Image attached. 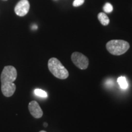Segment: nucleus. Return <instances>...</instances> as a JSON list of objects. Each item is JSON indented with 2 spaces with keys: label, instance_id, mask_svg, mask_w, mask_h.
<instances>
[{
  "label": "nucleus",
  "instance_id": "obj_1",
  "mask_svg": "<svg viewBox=\"0 0 132 132\" xmlns=\"http://www.w3.org/2000/svg\"><path fill=\"white\" fill-rule=\"evenodd\" d=\"M17 77L16 69L12 65L5 66L1 74V91L5 97L12 96L16 90L14 83Z\"/></svg>",
  "mask_w": 132,
  "mask_h": 132
},
{
  "label": "nucleus",
  "instance_id": "obj_2",
  "mask_svg": "<svg viewBox=\"0 0 132 132\" xmlns=\"http://www.w3.org/2000/svg\"><path fill=\"white\" fill-rule=\"evenodd\" d=\"M48 67L50 72L57 78L64 80L69 77L68 70L62 65L60 61L56 57H52L49 59Z\"/></svg>",
  "mask_w": 132,
  "mask_h": 132
},
{
  "label": "nucleus",
  "instance_id": "obj_3",
  "mask_svg": "<svg viewBox=\"0 0 132 132\" xmlns=\"http://www.w3.org/2000/svg\"><path fill=\"white\" fill-rule=\"evenodd\" d=\"M106 48L110 53L120 56L127 52L130 48V44L123 40H111L107 42Z\"/></svg>",
  "mask_w": 132,
  "mask_h": 132
},
{
  "label": "nucleus",
  "instance_id": "obj_4",
  "mask_svg": "<svg viewBox=\"0 0 132 132\" xmlns=\"http://www.w3.org/2000/svg\"><path fill=\"white\" fill-rule=\"evenodd\" d=\"M71 59L73 63L81 70H85L88 67V58L80 52L73 53L71 56Z\"/></svg>",
  "mask_w": 132,
  "mask_h": 132
},
{
  "label": "nucleus",
  "instance_id": "obj_5",
  "mask_svg": "<svg viewBox=\"0 0 132 132\" xmlns=\"http://www.w3.org/2000/svg\"><path fill=\"white\" fill-rule=\"evenodd\" d=\"M30 4L28 0H21L16 5L14 11L18 16H23L29 12Z\"/></svg>",
  "mask_w": 132,
  "mask_h": 132
},
{
  "label": "nucleus",
  "instance_id": "obj_6",
  "mask_svg": "<svg viewBox=\"0 0 132 132\" xmlns=\"http://www.w3.org/2000/svg\"><path fill=\"white\" fill-rule=\"evenodd\" d=\"M29 111L30 112L31 114L34 117V118L39 119L42 118L43 116V111L41 109L39 104L35 100H33L29 102L28 105Z\"/></svg>",
  "mask_w": 132,
  "mask_h": 132
},
{
  "label": "nucleus",
  "instance_id": "obj_7",
  "mask_svg": "<svg viewBox=\"0 0 132 132\" xmlns=\"http://www.w3.org/2000/svg\"><path fill=\"white\" fill-rule=\"evenodd\" d=\"M98 19L103 26H107L110 23V19L105 13L100 12L98 14Z\"/></svg>",
  "mask_w": 132,
  "mask_h": 132
},
{
  "label": "nucleus",
  "instance_id": "obj_8",
  "mask_svg": "<svg viewBox=\"0 0 132 132\" xmlns=\"http://www.w3.org/2000/svg\"><path fill=\"white\" fill-rule=\"evenodd\" d=\"M118 82L120 88L122 89H126L128 88V82L127 81L126 78L124 77H120L118 78Z\"/></svg>",
  "mask_w": 132,
  "mask_h": 132
},
{
  "label": "nucleus",
  "instance_id": "obj_9",
  "mask_svg": "<svg viewBox=\"0 0 132 132\" xmlns=\"http://www.w3.org/2000/svg\"><path fill=\"white\" fill-rule=\"evenodd\" d=\"M34 93L37 96L40 97H44V98H45V97H47V92L44 90H43L40 89H36L34 90Z\"/></svg>",
  "mask_w": 132,
  "mask_h": 132
},
{
  "label": "nucleus",
  "instance_id": "obj_10",
  "mask_svg": "<svg viewBox=\"0 0 132 132\" xmlns=\"http://www.w3.org/2000/svg\"><path fill=\"white\" fill-rule=\"evenodd\" d=\"M103 10L106 13H110L113 11V6L109 3H106V4L104 5L103 6Z\"/></svg>",
  "mask_w": 132,
  "mask_h": 132
},
{
  "label": "nucleus",
  "instance_id": "obj_11",
  "mask_svg": "<svg viewBox=\"0 0 132 132\" xmlns=\"http://www.w3.org/2000/svg\"><path fill=\"white\" fill-rule=\"evenodd\" d=\"M85 3V0H75L73 3V6L74 7H78Z\"/></svg>",
  "mask_w": 132,
  "mask_h": 132
},
{
  "label": "nucleus",
  "instance_id": "obj_12",
  "mask_svg": "<svg viewBox=\"0 0 132 132\" xmlns=\"http://www.w3.org/2000/svg\"><path fill=\"white\" fill-rule=\"evenodd\" d=\"M44 126L45 127H47L48 126V124H47V123H46V122H45L44 123Z\"/></svg>",
  "mask_w": 132,
  "mask_h": 132
},
{
  "label": "nucleus",
  "instance_id": "obj_13",
  "mask_svg": "<svg viewBox=\"0 0 132 132\" xmlns=\"http://www.w3.org/2000/svg\"><path fill=\"white\" fill-rule=\"evenodd\" d=\"M39 132H47V131H44V130H42V131H39Z\"/></svg>",
  "mask_w": 132,
  "mask_h": 132
},
{
  "label": "nucleus",
  "instance_id": "obj_14",
  "mask_svg": "<svg viewBox=\"0 0 132 132\" xmlns=\"http://www.w3.org/2000/svg\"><path fill=\"white\" fill-rule=\"evenodd\" d=\"M3 1H7V0H3Z\"/></svg>",
  "mask_w": 132,
  "mask_h": 132
}]
</instances>
